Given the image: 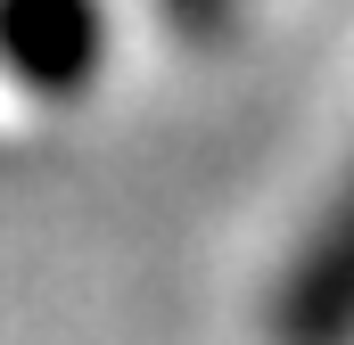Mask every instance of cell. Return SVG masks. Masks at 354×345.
<instances>
[{
    "label": "cell",
    "mask_w": 354,
    "mask_h": 345,
    "mask_svg": "<svg viewBox=\"0 0 354 345\" xmlns=\"http://www.w3.org/2000/svg\"><path fill=\"white\" fill-rule=\"evenodd\" d=\"M0 58L41 99H75L107 58L99 0H0Z\"/></svg>",
    "instance_id": "obj_1"
},
{
    "label": "cell",
    "mask_w": 354,
    "mask_h": 345,
    "mask_svg": "<svg viewBox=\"0 0 354 345\" xmlns=\"http://www.w3.org/2000/svg\"><path fill=\"white\" fill-rule=\"evenodd\" d=\"M174 8H181V25H189L198 41H206V33H223V0H174Z\"/></svg>",
    "instance_id": "obj_3"
},
{
    "label": "cell",
    "mask_w": 354,
    "mask_h": 345,
    "mask_svg": "<svg viewBox=\"0 0 354 345\" xmlns=\"http://www.w3.org/2000/svg\"><path fill=\"white\" fill-rule=\"evenodd\" d=\"M272 329H280V345H354V181L322 214L313 247L297 255Z\"/></svg>",
    "instance_id": "obj_2"
}]
</instances>
